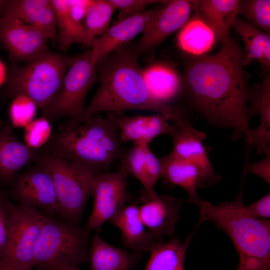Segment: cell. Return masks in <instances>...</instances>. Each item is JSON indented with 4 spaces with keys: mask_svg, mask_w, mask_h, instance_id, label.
Instances as JSON below:
<instances>
[{
    "mask_svg": "<svg viewBox=\"0 0 270 270\" xmlns=\"http://www.w3.org/2000/svg\"><path fill=\"white\" fill-rule=\"evenodd\" d=\"M120 140L122 143L132 142L134 144L149 146L156 136L172 134V124L164 114L144 116H126L123 112H116Z\"/></svg>",
    "mask_w": 270,
    "mask_h": 270,
    "instance_id": "d6986e66",
    "label": "cell"
},
{
    "mask_svg": "<svg viewBox=\"0 0 270 270\" xmlns=\"http://www.w3.org/2000/svg\"><path fill=\"white\" fill-rule=\"evenodd\" d=\"M194 0H166L134 44L136 50L146 62L152 60L158 46L186 22L194 9Z\"/></svg>",
    "mask_w": 270,
    "mask_h": 270,
    "instance_id": "30bf717a",
    "label": "cell"
},
{
    "mask_svg": "<svg viewBox=\"0 0 270 270\" xmlns=\"http://www.w3.org/2000/svg\"><path fill=\"white\" fill-rule=\"evenodd\" d=\"M191 237L192 234L184 244L176 238L157 244L150 252V256L144 270H177L184 262Z\"/></svg>",
    "mask_w": 270,
    "mask_h": 270,
    "instance_id": "f1b7e54d",
    "label": "cell"
},
{
    "mask_svg": "<svg viewBox=\"0 0 270 270\" xmlns=\"http://www.w3.org/2000/svg\"><path fill=\"white\" fill-rule=\"evenodd\" d=\"M88 259L92 270H130L138 257L109 244L96 234L91 242Z\"/></svg>",
    "mask_w": 270,
    "mask_h": 270,
    "instance_id": "d4e9b609",
    "label": "cell"
},
{
    "mask_svg": "<svg viewBox=\"0 0 270 270\" xmlns=\"http://www.w3.org/2000/svg\"><path fill=\"white\" fill-rule=\"evenodd\" d=\"M38 154L20 142L11 127L0 128V178L3 182H10L22 168L36 162Z\"/></svg>",
    "mask_w": 270,
    "mask_h": 270,
    "instance_id": "603a6c76",
    "label": "cell"
},
{
    "mask_svg": "<svg viewBox=\"0 0 270 270\" xmlns=\"http://www.w3.org/2000/svg\"><path fill=\"white\" fill-rule=\"evenodd\" d=\"M116 9L120 10L119 21L144 12L148 5L163 3L165 0H109Z\"/></svg>",
    "mask_w": 270,
    "mask_h": 270,
    "instance_id": "d590c367",
    "label": "cell"
},
{
    "mask_svg": "<svg viewBox=\"0 0 270 270\" xmlns=\"http://www.w3.org/2000/svg\"><path fill=\"white\" fill-rule=\"evenodd\" d=\"M266 156V158L253 164L248 162L246 168L248 172L260 176L270 184V155Z\"/></svg>",
    "mask_w": 270,
    "mask_h": 270,
    "instance_id": "f35d334b",
    "label": "cell"
},
{
    "mask_svg": "<svg viewBox=\"0 0 270 270\" xmlns=\"http://www.w3.org/2000/svg\"><path fill=\"white\" fill-rule=\"evenodd\" d=\"M44 150L80 164L96 174L106 172L122 153L116 112L76 124H65Z\"/></svg>",
    "mask_w": 270,
    "mask_h": 270,
    "instance_id": "3957f363",
    "label": "cell"
},
{
    "mask_svg": "<svg viewBox=\"0 0 270 270\" xmlns=\"http://www.w3.org/2000/svg\"><path fill=\"white\" fill-rule=\"evenodd\" d=\"M162 166V178L169 186H178L187 193L184 202L194 204L200 198L198 188H204L202 174L198 168L191 162L180 158L171 152L159 158Z\"/></svg>",
    "mask_w": 270,
    "mask_h": 270,
    "instance_id": "44dd1931",
    "label": "cell"
},
{
    "mask_svg": "<svg viewBox=\"0 0 270 270\" xmlns=\"http://www.w3.org/2000/svg\"><path fill=\"white\" fill-rule=\"evenodd\" d=\"M43 270H80L76 266L64 263H52Z\"/></svg>",
    "mask_w": 270,
    "mask_h": 270,
    "instance_id": "ab89813d",
    "label": "cell"
},
{
    "mask_svg": "<svg viewBox=\"0 0 270 270\" xmlns=\"http://www.w3.org/2000/svg\"><path fill=\"white\" fill-rule=\"evenodd\" d=\"M139 206L140 218L157 244L172 236L184 202L168 196H158Z\"/></svg>",
    "mask_w": 270,
    "mask_h": 270,
    "instance_id": "ac0fdd59",
    "label": "cell"
},
{
    "mask_svg": "<svg viewBox=\"0 0 270 270\" xmlns=\"http://www.w3.org/2000/svg\"><path fill=\"white\" fill-rule=\"evenodd\" d=\"M109 222L121 231L123 244L129 248L150 252L157 244L151 233L146 230L136 204L124 206Z\"/></svg>",
    "mask_w": 270,
    "mask_h": 270,
    "instance_id": "cb8c5ba5",
    "label": "cell"
},
{
    "mask_svg": "<svg viewBox=\"0 0 270 270\" xmlns=\"http://www.w3.org/2000/svg\"><path fill=\"white\" fill-rule=\"evenodd\" d=\"M238 14L244 16L250 24L270 34V0H240Z\"/></svg>",
    "mask_w": 270,
    "mask_h": 270,
    "instance_id": "4dcf8cb0",
    "label": "cell"
},
{
    "mask_svg": "<svg viewBox=\"0 0 270 270\" xmlns=\"http://www.w3.org/2000/svg\"><path fill=\"white\" fill-rule=\"evenodd\" d=\"M177 270H184V262L180 265Z\"/></svg>",
    "mask_w": 270,
    "mask_h": 270,
    "instance_id": "ee69618b",
    "label": "cell"
},
{
    "mask_svg": "<svg viewBox=\"0 0 270 270\" xmlns=\"http://www.w3.org/2000/svg\"><path fill=\"white\" fill-rule=\"evenodd\" d=\"M239 1L194 0V9L196 15L212 30L221 45L228 44L232 42L230 32L238 14Z\"/></svg>",
    "mask_w": 270,
    "mask_h": 270,
    "instance_id": "ffe728a7",
    "label": "cell"
},
{
    "mask_svg": "<svg viewBox=\"0 0 270 270\" xmlns=\"http://www.w3.org/2000/svg\"><path fill=\"white\" fill-rule=\"evenodd\" d=\"M7 72L6 66L0 60V86L6 80Z\"/></svg>",
    "mask_w": 270,
    "mask_h": 270,
    "instance_id": "b9f144b4",
    "label": "cell"
},
{
    "mask_svg": "<svg viewBox=\"0 0 270 270\" xmlns=\"http://www.w3.org/2000/svg\"><path fill=\"white\" fill-rule=\"evenodd\" d=\"M8 242L3 262L32 268L45 215L39 210L20 206L6 198Z\"/></svg>",
    "mask_w": 270,
    "mask_h": 270,
    "instance_id": "9c48e42d",
    "label": "cell"
},
{
    "mask_svg": "<svg viewBox=\"0 0 270 270\" xmlns=\"http://www.w3.org/2000/svg\"><path fill=\"white\" fill-rule=\"evenodd\" d=\"M11 195L20 206L42 210L51 216L59 214L52 176L48 170L38 162L18 177L12 188Z\"/></svg>",
    "mask_w": 270,
    "mask_h": 270,
    "instance_id": "8fae6325",
    "label": "cell"
},
{
    "mask_svg": "<svg viewBox=\"0 0 270 270\" xmlns=\"http://www.w3.org/2000/svg\"><path fill=\"white\" fill-rule=\"evenodd\" d=\"M0 270H34L32 268H24L13 266L3 262H0ZM43 270L38 268V270Z\"/></svg>",
    "mask_w": 270,
    "mask_h": 270,
    "instance_id": "60d3db41",
    "label": "cell"
},
{
    "mask_svg": "<svg viewBox=\"0 0 270 270\" xmlns=\"http://www.w3.org/2000/svg\"><path fill=\"white\" fill-rule=\"evenodd\" d=\"M52 132L51 122L48 120L43 116L34 119L24 128V144L36 150L48 142Z\"/></svg>",
    "mask_w": 270,
    "mask_h": 270,
    "instance_id": "d6a6232c",
    "label": "cell"
},
{
    "mask_svg": "<svg viewBox=\"0 0 270 270\" xmlns=\"http://www.w3.org/2000/svg\"><path fill=\"white\" fill-rule=\"evenodd\" d=\"M85 228L45 216L34 253V266L44 269L54 262L77 266L88 258Z\"/></svg>",
    "mask_w": 270,
    "mask_h": 270,
    "instance_id": "52a82bcc",
    "label": "cell"
},
{
    "mask_svg": "<svg viewBox=\"0 0 270 270\" xmlns=\"http://www.w3.org/2000/svg\"><path fill=\"white\" fill-rule=\"evenodd\" d=\"M144 76L148 88L159 101L168 104L182 89V79L171 66L156 64L144 70Z\"/></svg>",
    "mask_w": 270,
    "mask_h": 270,
    "instance_id": "484cf974",
    "label": "cell"
},
{
    "mask_svg": "<svg viewBox=\"0 0 270 270\" xmlns=\"http://www.w3.org/2000/svg\"><path fill=\"white\" fill-rule=\"evenodd\" d=\"M252 99L250 110L247 112L248 121L254 114H259L260 124L250 132L246 138L248 144L254 146L260 154H270V77L268 74L264 81L254 86L248 94Z\"/></svg>",
    "mask_w": 270,
    "mask_h": 270,
    "instance_id": "7402d4cb",
    "label": "cell"
},
{
    "mask_svg": "<svg viewBox=\"0 0 270 270\" xmlns=\"http://www.w3.org/2000/svg\"><path fill=\"white\" fill-rule=\"evenodd\" d=\"M0 16L34 27L42 32L49 40L58 39L52 0H6Z\"/></svg>",
    "mask_w": 270,
    "mask_h": 270,
    "instance_id": "2e32d148",
    "label": "cell"
},
{
    "mask_svg": "<svg viewBox=\"0 0 270 270\" xmlns=\"http://www.w3.org/2000/svg\"><path fill=\"white\" fill-rule=\"evenodd\" d=\"M48 38L22 22L0 16V40L11 64L24 63L50 52Z\"/></svg>",
    "mask_w": 270,
    "mask_h": 270,
    "instance_id": "4fadbf2b",
    "label": "cell"
},
{
    "mask_svg": "<svg viewBox=\"0 0 270 270\" xmlns=\"http://www.w3.org/2000/svg\"><path fill=\"white\" fill-rule=\"evenodd\" d=\"M144 163L146 185L144 189L143 202L150 200L158 195L154 188L158 180L162 176V174L159 158L154 155L149 146L145 149Z\"/></svg>",
    "mask_w": 270,
    "mask_h": 270,
    "instance_id": "e575fe53",
    "label": "cell"
},
{
    "mask_svg": "<svg viewBox=\"0 0 270 270\" xmlns=\"http://www.w3.org/2000/svg\"><path fill=\"white\" fill-rule=\"evenodd\" d=\"M6 2V0H0V16L1 15L2 10Z\"/></svg>",
    "mask_w": 270,
    "mask_h": 270,
    "instance_id": "7bdbcfd3",
    "label": "cell"
},
{
    "mask_svg": "<svg viewBox=\"0 0 270 270\" xmlns=\"http://www.w3.org/2000/svg\"><path fill=\"white\" fill-rule=\"evenodd\" d=\"M68 58L50 52L24 63L11 64L6 79V94L24 95L37 108H44L59 90L68 67Z\"/></svg>",
    "mask_w": 270,
    "mask_h": 270,
    "instance_id": "5b68a950",
    "label": "cell"
},
{
    "mask_svg": "<svg viewBox=\"0 0 270 270\" xmlns=\"http://www.w3.org/2000/svg\"><path fill=\"white\" fill-rule=\"evenodd\" d=\"M126 176L120 170L113 172L106 171L94 176L91 191L94 206L86 228H99L124 206L127 196Z\"/></svg>",
    "mask_w": 270,
    "mask_h": 270,
    "instance_id": "7c38bea8",
    "label": "cell"
},
{
    "mask_svg": "<svg viewBox=\"0 0 270 270\" xmlns=\"http://www.w3.org/2000/svg\"><path fill=\"white\" fill-rule=\"evenodd\" d=\"M241 36L245 45L244 63L247 65L258 61L264 69L270 66V36L252 24L236 18L233 26Z\"/></svg>",
    "mask_w": 270,
    "mask_h": 270,
    "instance_id": "4316f807",
    "label": "cell"
},
{
    "mask_svg": "<svg viewBox=\"0 0 270 270\" xmlns=\"http://www.w3.org/2000/svg\"><path fill=\"white\" fill-rule=\"evenodd\" d=\"M4 196H5L4 195V194L3 192L0 189V198Z\"/></svg>",
    "mask_w": 270,
    "mask_h": 270,
    "instance_id": "f6af8a7d",
    "label": "cell"
},
{
    "mask_svg": "<svg viewBox=\"0 0 270 270\" xmlns=\"http://www.w3.org/2000/svg\"><path fill=\"white\" fill-rule=\"evenodd\" d=\"M94 0H52L58 30V48L66 50L74 43L92 46V38L83 25L84 16Z\"/></svg>",
    "mask_w": 270,
    "mask_h": 270,
    "instance_id": "9a60e30c",
    "label": "cell"
},
{
    "mask_svg": "<svg viewBox=\"0 0 270 270\" xmlns=\"http://www.w3.org/2000/svg\"><path fill=\"white\" fill-rule=\"evenodd\" d=\"M134 44L128 42L100 59L95 65L100 85L83 114L70 119L76 124L104 112L146 110L158 112L174 122L183 115L178 107L163 103L149 90Z\"/></svg>",
    "mask_w": 270,
    "mask_h": 270,
    "instance_id": "7a4b0ae2",
    "label": "cell"
},
{
    "mask_svg": "<svg viewBox=\"0 0 270 270\" xmlns=\"http://www.w3.org/2000/svg\"><path fill=\"white\" fill-rule=\"evenodd\" d=\"M158 8V6L119 21L109 28L100 37L96 38L90 50L92 65L95 66L100 59L129 42L138 34L142 32Z\"/></svg>",
    "mask_w": 270,
    "mask_h": 270,
    "instance_id": "e0dca14e",
    "label": "cell"
},
{
    "mask_svg": "<svg viewBox=\"0 0 270 270\" xmlns=\"http://www.w3.org/2000/svg\"><path fill=\"white\" fill-rule=\"evenodd\" d=\"M116 10L109 0H94L83 20L85 29L92 38L102 36L109 28Z\"/></svg>",
    "mask_w": 270,
    "mask_h": 270,
    "instance_id": "f546056e",
    "label": "cell"
},
{
    "mask_svg": "<svg viewBox=\"0 0 270 270\" xmlns=\"http://www.w3.org/2000/svg\"><path fill=\"white\" fill-rule=\"evenodd\" d=\"M37 106L28 96L20 94L14 98L10 108V118L15 128H25L36 114Z\"/></svg>",
    "mask_w": 270,
    "mask_h": 270,
    "instance_id": "836d02e7",
    "label": "cell"
},
{
    "mask_svg": "<svg viewBox=\"0 0 270 270\" xmlns=\"http://www.w3.org/2000/svg\"><path fill=\"white\" fill-rule=\"evenodd\" d=\"M50 173L58 199L59 214L65 221L78 225L91 196L94 172L86 167L43 150L36 160Z\"/></svg>",
    "mask_w": 270,
    "mask_h": 270,
    "instance_id": "8992f818",
    "label": "cell"
},
{
    "mask_svg": "<svg viewBox=\"0 0 270 270\" xmlns=\"http://www.w3.org/2000/svg\"><path fill=\"white\" fill-rule=\"evenodd\" d=\"M147 146L134 144L132 147L122 152L120 156V166L119 170L127 175L130 174L136 178L144 189L146 185L144 156L145 149Z\"/></svg>",
    "mask_w": 270,
    "mask_h": 270,
    "instance_id": "1f68e13d",
    "label": "cell"
},
{
    "mask_svg": "<svg viewBox=\"0 0 270 270\" xmlns=\"http://www.w3.org/2000/svg\"><path fill=\"white\" fill-rule=\"evenodd\" d=\"M174 148L172 152L189 160L199 169L204 187L218 182L220 176L216 174L203 144L206 134L196 130L183 116L172 122Z\"/></svg>",
    "mask_w": 270,
    "mask_h": 270,
    "instance_id": "5bb4252c",
    "label": "cell"
},
{
    "mask_svg": "<svg viewBox=\"0 0 270 270\" xmlns=\"http://www.w3.org/2000/svg\"><path fill=\"white\" fill-rule=\"evenodd\" d=\"M245 176L243 174L240 190L233 202L214 205L199 198L195 202L200 212L197 226L210 221L228 234L240 256L236 270H270V222L243 214Z\"/></svg>",
    "mask_w": 270,
    "mask_h": 270,
    "instance_id": "277c9868",
    "label": "cell"
},
{
    "mask_svg": "<svg viewBox=\"0 0 270 270\" xmlns=\"http://www.w3.org/2000/svg\"><path fill=\"white\" fill-rule=\"evenodd\" d=\"M6 197L0 198V262L2 261L8 242V214Z\"/></svg>",
    "mask_w": 270,
    "mask_h": 270,
    "instance_id": "74e56055",
    "label": "cell"
},
{
    "mask_svg": "<svg viewBox=\"0 0 270 270\" xmlns=\"http://www.w3.org/2000/svg\"><path fill=\"white\" fill-rule=\"evenodd\" d=\"M68 67L60 87L52 102L42 109V116L50 122L62 117L78 119L84 114L86 98L98 78L88 50L68 58Z\"/></svg>",
    "mask_w": 270,
    "mask_h": 270,
    "instance_id": "ba28073f",
    "label": "cell"
},
{
    "mask_svg": "<svg viewBox=\"0 0 270 270\" xmlns=\"http://www.w3.org/2000/svg\"><path fill=\"white\" fill-rule=\"evenodd\" d=\"M212 54L194 56L186 64L182 88L210 122L232 129V139L246 138L247 90L244 54L233 41Z\"/></svg>",
    "mask_w": 270,
    "mask_h": 270,
    "instance_id": "6da1fadb",
    "label": "cell"
},
{
    "mask_svg": "<svg viewBox=\"0 0 270 270\" xmlns=\"http://www.w3.org/2000/svg\"><path fill=\"white\" fill-rule=\"evenodd\" d=\"M242 212L246 216L254 218L265 219L270 216V194L248 206H242Z\"/></svg>",
    "mask_w": 270,
    "mask_h": 270,
    "instance_id": "8d00e7d4",
    "label": "cell"
},
{
    "mask_svg": "<svg viewBox=\"0 0 270 270\" xmlns=\"http://www.w3.org/2000/svg\"><path fill=\"white\" fill-rule=\"evenodd\" d=\"M216 38L212 30L196 14L180 28L176 40L180 50L198 56L206 54L212 48Z\"/></svg>",
    "mask_w": 270,
    "mask_h": 270,
    "instance_id": "83f0119b",
    "label": "cell"
}]
</instances>
